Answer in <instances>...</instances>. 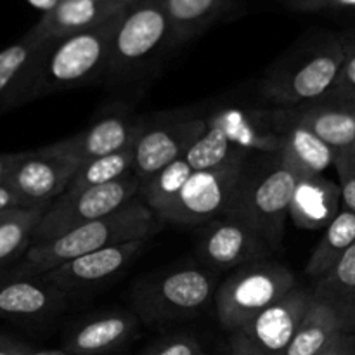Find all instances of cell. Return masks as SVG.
Here are the masks:
<instances>
[{
	"label": "cell",
	"instance_id": "52a82bcc",
	"mask_svg": "<svg viewBox=\"0 0 355 355\" xmlns=\"http://www.w3.org/2000/svg\"><path fill=\"white\" fill-rule=\"evenodd\" d=\"M141 180L134 172L114 182L64 193L47 208L33 232L35 243L54 239L89 222L107 217L139 196Z\"/></svg>",
	"mask_w": 355,
	"mask_h": 355
},
{
	"label": "cell",
	"instance_id": "cb8c5ba5",
	"mask_svg": "<svg viewBox=\"0 0 355 355\" xmlns=\"http://www.w3.org/2000/svg\"><path fill=\"white\" fill-rule=\"evenodd\" d=\"M139 318L121 314V312L90 319L71 333L66 349L69 354L75 355H101L111 352L127 342Z\"/></svg>",
	"mask_w": 355,
	"mask_h": 355
},
{
	"label": "cell",
	"instance_id": "60d3db41",
	"mask_svg": "<svg viewBox=\"0 0 355 355\" xmlns=\"http://www.w3.org/2000/svg\"><path fill=\"white\" fill-rule=\"evenodd\" d=\"M17 210H19V208H16V210H7V211H0V225H2L3 222H6V220H9V218L12 217V215L16 214Z\"/></svg>",
	"mask_w": 355,
	"mask_h": 355
},
{
	"label": "cell",
	"instance_id": "4316f807",
	"mask_svg": "<svg viewBox=\"0 0 355 355\" xmlns=\"http://www.w3.org/2000/svg\"><path fill=\"white\" fill-rule=\"evenodd\" d=\"M355 243V214L342 208L336 215L335 220L326 227L321 241L312 252L307 266H305V276L311 279L319 281L322 276L333 269L336 262L342 259Z\"/></svg>",
	"mask_w": 355,
	"mask_h": 355
},
{
	"label": "cell",
	"instance_id": "8d00e7d4",
	"mask_svg": "<svg viewBox=\"0 0 355 355\" xmlns=\"http://www.w3.org/2000/svg\"><path fill=\"white\" fill-rule=\"evenodd\" d=\"M227 355H267V354L262 352L260 349H257V347L253 345L252 342H248L243 335L234 333V338H232Z\"/></svg>",
	"mask_w": 355,
	"mask_h": 355
},
{
	"label": "cell",
	"instance_id": "7bdbcfd3",
	"mask_svg": "<svg viewBox=\"0 0 355 355\" xmlns=\"http://www.w3.org/2000/svg\"><path fill=\"white\" fill-rule=\"evenodd\" d=\"M347 151H349V153H350V155H354V156H355V141H354V144H352V146H350V148H349V149H347Z\"/></svg>",
	"mask_w": 355,
	"mask_h": 355
},
{
	"label": "cell",
	"instance_id": "d6986e66",
	"mask_svg": "<svg viewBox=\"0 0 355 355\" xmlns=\"http://www.w3.org/2000/svg\"><path fill=\"white\" fill-rule=\"evenodd\" d=\"M342 210V191L324 175L302 173L295 187L290 215L297 227L305 231L326 229Z\"/></svg>",
	"mask_w": 355,
	"mask_h": 355
},
{
	"label": "cell",
	"instance_id": "b9f144b4",
	"mask_svg": "<svg viewBox=\"0 0 355 355\" xmlns=\"http://www.w3.org/2000/svg\"><path fill=\"white\" fill-rule=\"evenodd\" d=\"M28 355H68L62 350H44V352H33V354H28Z\"/></svg>",
	"mask_w": 355,
	"mask_h": 355
},
{
	"label": "cell",
	"instance_id": "8fae6325",
	"mask_svg": "<svg viewBox=\"0 0 355 355\" xmlns=\"http://www.w3.org/2000/svg\"><path fill=\"white\" fill-rule=\"evenodd\" d=\"M207 130L193 113H163L144 120L134 144V173L141 182L177 162Z\"/></svg>",
	"mask_w": 355,
	"mask_h": 355
},
{
	"label": "cell",
	"instance_id": "9c48e42d",
	"mask_svg": "<svg viewBox=\"0 0 355 355\" xmlns=\"http://www.w3.org/2000/svg\"><path fill=\"white\" fill-rule=\"evenodd\" d=\"M172 45V28L163 0H135L121 14L111 44L110 71H134Z\"/></svg>",
	"mask_w": 355,
	"mask_h": 355
},
{
	"label": "cell",
	"instance_id": "6da1fadb",
	"mask_svg": "<svg viewBox=\"0 0 355 355\" xmlns=\"http://www.w3.org/2000/svg\"><path fill=\"white\" fill-rule=\"evenodd\" d=\"M123 12L90 30L45 42L24 92V104L89 85L110 71L113 35Z\"/></svg>",
	"mask_w": 355,
	"mask_h": 355
},
{
	"label": "cell",
	"instance_id": "ffe728a7",
	"mask_svg": "<svg viewBox=\"0 0 355 355\" xmlns=\"http://www.w3.org/2000/svg\"><path fill=\"white\" fill-rule=\"evenodd\" d=\"M66 293L40 276H21L0 283V318L37 319L64 305Z\"/></svg>",
	"mask_w": 355,
	"mask_h": 355
},
{
	"label": "cell",
	"instance_id": "83f0119b",
	"mask_svg": "<svg viewBox=\"0 0 355 355\" xmlns=\"http://www.w3.org/2000/svg\"><path fill=\"white\" fill-rule=\"evenodd\" d=\"M132 172H134V148L89 159L80 163L71 184L64 193H78L89 187L114 182Z\"/></svg>",
	"mask_w": 355,
	"mask_h": 355
},
{
	"label": "cell",
	"instance_id": "7a4b0ae2",
	"mask_svg": "<svg viewBox=\"0 0 355 355\" xmlns=\"http://www.w3.org/2000/svg\"><path fill=\"white\" fill-rule=\"evenodd\" d=\"M162 227L155 211L141 196L107 217L89 222L54 239L35 243L24 253L19 276H42L73 259L121 245L128 241H148Z\"/></svg>",
	"mask_w": 355,
	"mask_h": 355
},
{
	"label": "cell",
	"instance_id": "30bf717a",
	"mask_svg": "<svg viewBox=\"0 0 355 355\" xmlns=\"http://www.w3.org/2000/svg\"><path fill=\"white\" fill-rule=\"evenodd\" d=\"M246 162L194 170L175 200L158 215V220L175 225H203L227 214Z\"/></svg>",
	"mask_w": 355,
	"mask_h": 355
},
{
	"label": "cell",
	"instance_id": "d4e9b609",
	"mask_svg": "<svg viewBox=\"0 0 355 355\" xmlns=\"http://www.w3.org/2000/svg\"><path fill=\"white\" fill-rule=\"evenodd\" d=\"M231 0H163L172 28V45L186 44L218 19Z\"/></svg>",
	"mask_w": 355,
	"mask_h": 355
},
{
	"label": "cell",
	"instance_id": "d6a6232c",
	"mask_svg": "<svg viewBox=\"0 0 355 355\" xmlns=\"http://www.w3.org/2000/svg\"><path fill=\"white\" fill-rule=\"evenodd\" d=\"M142 355H205L200 342L191 335H175L162 340Z\"/></svg>",
	"mask_w": 355,
	"mask_h": 355
},
{
	"label": "cell",
	"instance_id": "e0dca14e",
	"mask_svg": "<svg viewBox=\"0 0 355 355\" xmlns=\"http://www.w3.org/2000/svg\"><path fill=\"white\" fill-rule=\"evenodd\" d=\"M142 123H144V118L134 116L130 113L107 114L83 132L49 144V148L61 155L71 156L78 163L89 162V159L134 148Z\"/></svg>",
	"mask_w": 355,
	"mask_h": 355
},
{
	"label": "cell",
	"instance_id": "2e32d148",
	"mask_svg": "<svg viewBox=\"0 0 355 355\" xmlns=\"http://www.w3.org/2000/svg\"><path fill=\"white\" fill-rule=\"evenodd\" d=\"M144 246L146 241H128L107 246V248L69 260L58 269L42 274L40 277L66 295L87 290L120 272L144 250Z\"/></svg>",
	"mask_w": 355,
	"mask_h": 355
},
{
	"label": "cell",
	"instance_id": "44dd1931",
	"mask_svg": "<svg viewBox=\"0 0 355 355\" xmlns=\"http://www.w3.org/2000/svg\"><path fill=\"white\" fill-rule=\"evenodd\" d=\"M45 42L30 30L0 51V116L24 104V92Z\"/></svg>",
	"mask_w": 355,
	"mask_h": 355
},
{
	"label": "cell",
	"instance_id": "ee69618b",
	"mask_svg": "<svg viewBox=\"0 0 355 355\" xmlns=\"http://www.w3.org/2000/svg\"><path fill=\"white\" fill-rule=\"evenodd\" d=\"M355 331V318H354V322H352V328H350V333Z\"/></svg>",
	"mask_w": 355,
	"mask_h": 355
},
{
	"label": "cell",
	"instance_id": "ba28073f",
	"mask_svg": "<svg viewBox=\"0 0 355 355\" xmlns=\"http://www.w3.org/2000/svg\"><path fill=\"white\" fill-rule=\"evenodd\" d=\"M217 293L215 277L194 267H182L148 281L135 290V311L148 322L177 321L203 311Z\"/></svg>",
	"mask_w": 355,
	"mask_h": 355
},
{
	"label": "cell",
	"instance_id": "603a6c76",
	"mask_svg": "<svg viewBox=\"0 0 355 355\" xmlns=\"http://www.w3.org/2000/svg\"><path fill=\"white\" fill-rule=\"evenodd\" d=\"M347 331L342 315L314 295L304 321L298 326L284 355H319Z\"/></svg>",
	"mask_w": 355,
	"mask_h": 355
},
{
	"label": "cell",
	"instance_id": "5b68a950",
	"mask_svg": "<svg viewBox=\"0 0 355 355\" xmlns=\"http://www.w3.org/2000/svg\"><path fill=\"white\" fill-rule=\"evenodd\" d=\"M343 61L342 35L309 40L267 69L262 94L277 107L319 99L333 89Z\"/></svg>",
	"mask_w": 355,
	"mask_h": 355
},
{
	"label": "cell",
	"instance_id": "f35d334b",
	"mask_svg": "<svg viewBox=\"0 0 355 355\" xmlns=\"http://www.w3.org/2000/svg\"><path fill=\"white\" fill-rule=\"evenodd\" d=\"M26 347H23L21 343L12 342L9 338H3L0 336V355H28Z\"/></svg>",
	"mask_w": 355,
	"mask_h": 355
},
{
	"label": "cell",
	"instance_id": "4dcf8cb0",
	"mask_svg": "<svg viewBox=\"0 0 355 355\" xmlns=\"http://www.w3.org/2000/svg\"><path fill=\"white\" fill-rule=\"evenodd\" d=\"M342 44L343 61L342 66H340L335 85L329 92L355 99V33L342 35Z\"/></svg>",
	"mask_w": 355,
	"mask_h": 355
},
{
	"label": "cell",
	"instance_id": "f6af8a7d",
	"mask_svg": "<svg viewBox=\"0 0 355 355\" xmlns=\"http://www.w3.org/2000/svg\"><path fill=\"white\" fill-rule=\"evenodd\" d=\"M120 2H127V3H132V2H135V0H120Z\"/></svg>",
	"mask_w": 355,
	"mask_h": 355
},
{
	"label": "cell",
	"instance_id": "7c38bea8",
	"mask_svg": "<svg viewBox=\"0 0 355 355\" xmlns=\"http://www.w3.org/2000/svg\"><path fill=\"white\" fill-rule=\"evenodd\" d=\"M80 163L49 146L26 151L23 162L7 177L24 208H49L71 184Z\"/></svg>",
	"mask_w": 355,
	"mask_h": 355
},
{
	"label": "cell",
	"instance_id": "1f68e13d",
	"mask_svg": "<svg viewBox=\"0 0 355 355\" xmlns=\"http://www.w3.org/2000/svg\"><path fill=\"white\" fill-rule=\"evenodd\" d=\"M335 168L342 191V208L355 214V156L349 151H340Z\"/></svg>",
	"mask_w": 355,
	"mask_h": 355
},
{
	"label": "cell",
	"instance_id": "5bb4252c",
	"mask_svg": "<svg viewBox=\"0 0 355 355\" xmlns=\"http://www.w3.org/2000/svg\"><path fill=\"white\" fill-rule=\"evenodd\" d=\"M314 300V291L295 286L263 309L239 331L267 355H284Z\"/></svg>",
	"mask_w": 355,
	"mask_h": 355
},
{
	"label": "cell",
	"instance_id": "e575fe53",
	"mask_svg": "<svg viewBox=\"0 0 355 355\" xmlns=\"http://www.w3.org/2000/svg\"><path fill=\"white\" fill-rule=\"evenodd\" d=\"M16 208H24L19 194L7 180H0V211L16 210Z\"/></svg>",
	"mask_w": 355,
	"mask_h": 355
},
{
	"label": "cell",
	"instance_id": "484cf974",
	"mask_svg": "<svg viewBox=\"0 0 355 355\" xmlns=\"http://www.w3.org/2000/svg\"><path fill=\"white\" fill-rule=\"evenodd\" d=\"M312 291L342 315L350 333L355 318V243L326 276L315 281Z\"/></svg>",
	"mask_w": 355,
	"mask_h": 355
},
{
	"label": "cell",
	"instance_id": "74e56055",
	"mask_svg": "<svg viewBox=\"0 0 355 355\" xmlns=\"http://www.w3.org/2000/svg\"><path fill=\"white\" fill-rule=\"evenodd\" d=\"M24 155H26V151L24 153H2V155H0V180H6L7 177L14 172V168H16V166L23 162Z\"/></svg>",
	"mask_w": 355,
	"mask_h": 355
},
{
	"label": "cell",
	"instance_id": "ab89813d",
	"mask_svg": "<svg viewBox=\"0 0 355 355\" xmlns=\"http://www.w3.org/2000/svg\"><path fill=\"white\" fill-rule=\"evenodd\" d=\"M31 3H33L35 7H38V9H42L44 12H47V10L54 9L55 6H58L59 0H30Z\"/></svg>",
	"mask_w": 355,
	"mask_h": 355
},
{
	"label": "cell",
	"instance_id": "ac0fdd59",
	"mask_svg": "<svg viewBox=\"0 0 355 355\" xmlns=\"http://www.w3.org/2000/svg\"><path fill=\"white\" fill-rule=\"evenodd\" d=\"M130 3L120 0H59L31 30L44 40L68 37L106 23Z\"/></svg>",
	"mask_w": 355,
	"mask_h": 355
},
{
	"label": "cell",
	"instance_id": "9a60e30c",
	"mask_svg": "<svg viewBox=\"0 0 355 355\" xmlns=\"http://www.w3.org/2000/svg\"><path fill=\"white\" fill-rule=\"evenodd\" d=\"M274 113L284 120L304 125L335 151H347L355 141V99L328 92L319 99Z\"/></svg>",
	"mask_w": 355,
	"mask_h": 355
},
{
	"label": "cell",
	"instance_id": "836d02e7",
	"mask_svg": "<svg viewBox=\"0 0 355 355\" xmlns=\"http://www.w3.org/2000/svg\"><path fill=\"white\" fill-rule=\"evenodd\" d=\"M291 9L300 12H321V10L355 9V0H293Z\"/></svg>",
	"mask_w": 355,
	"mask_h": 355
},
{
	"label": "cell",
	"instance_id": "f546056e",
	"mask_svg": "<svg viewBox=\"0 0 355 355\" xmlns=\"http://www.w3.org/2000/svg\"><path fill=\"white\" fill-rule=\"evenodd\" d=\"M47 208H19L0 225V269L28 252L33 232Z\"/></svg>",
	"mask_w": 355,
	"mask_h": 355
},
{
	"label": "cell",
	"instance_id": "277c9868",
	"mask_svg": "<svg viewBox=\"0 0 355 355\" xmlns=\"http://www.w3.org/2000/svg\"><path fill=\"white\" fill-rule=\"evenodd\" d=\"M281 135L270 113L225 107L207 120V130L184 155L193 170L218 168L246 162L253 155L279 153Z\"/></svg>",
	"mask_w": 355,
	"mask_h": 355
},
{
	"label": "cell",
	"instance_id": "8992f818",
	"mask_svg": "<svg viewBox=\"0 0 355 355\" xmlns=\"http://www.w3.org/2000/svg\"><path fill=\"white\" fill-rule=\"evenodd\" d=\"M297 286L293 272L269 260L246 263L217 288L215 305L218 321L236 333L291 288Z\"/></svg>",
	"mask_w": 355,
	"mask_h": 355
},
{
	"label": "cell",
	"instance_id": "f1b7e54d",
	"mask_svg": "<svg viewBox=\"0 0 355 355\" xmlns=\"http://www.w3.org/2000/svg\"><path fill=\"white\" fill-rule=\"evenodd\" d=\"M193 166L186 162V158H179L177 162L170 163L168 166H165L163 170H159L158 173H155L153 177H149L148 180L141 182V191H139V196L144 200V203L155 211V215L158 217L173 200H175L177 194L180 193V189L184 187V184L187 182L191 175H193Z\"/></svg>",
	"mask_w": 355,
	"mask_h": 355
},
{
	"label": "cell",
	"instance_id": "d590c367",
	"mask_svg": "<svg viewBox=\"0 0 355 355\" xmlns=\"http://www.w3.org/2000/svg\"><path fill=\"white\" fill-rule=\"evenodd\" d=\"M319 355H355V335L345 331L329 349Z\"/></svg>",
	"mask_w": 355,
	"mask_h": 355
},
{
	"label": "cell",
	"instance_id": "3957f363",
	"mask_svg": "<svg viewBox=\"0 0 355 355\" xmlns=\"http://www.w3.org/2000/svg\"><path fill=\"white\" fill-rule=\"evenodd\" d=\"M302 173L279 153L245 163L227 214L255 229L272 252L281 248L291 198Z\"/></svg>",
	"mask_w": 355,
	"mask_h": 355
},
{
	"label": "cell",
	"instance_id": "7402d4cb",
	"mask_svg": "<svg viewBox=\"0 0 355 355\" xmlns=\"http://www.w3.org/2000/svg\"><path fill=\"white\" fill-rule=\"evenodd\" d=\"M270 118L281 135L279 155L300 173L321 175L329 166H335L338 151L326 144L304 125L284 120L270 111Z\"/></svg>",
	"mask_w": 355,
	"mask_h": 355
},
{
	"label": "cell",
	"instance_id": "4fadbf2b",
	"mask_svg": "<svg viewBox=\"0 0 355 355\" xmlns=\"http://www.w3.org/2000/svg\"><path fill=\"white\" fill-rule=\"evenodd\" d=\"M198 252L208 266L215 269H232L267 260L272 250L246 222L225 214L207 224Z\"/></svg>",
	"mask_w": 355,
	"mask_h": 355
}]
</instances>
